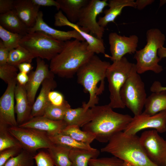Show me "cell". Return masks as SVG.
<instances>
[{
    "label": "cell",
    "instance_id": "cell-4",
    "mask_svg": "<svg viewBox=\"0 0 166 166\" xmlns=\"http://www.w3.org/2000/svg\"><path fill=\"white\" fill-rule=\"evenodd\" d=\"M101 150L111 154L132 166H158L148 158L136 135L119 132L112 136Z\"/></svg>",
    "mask_w": 166,
    "mask_h": 166
},
{
    "label": "cell",
    "instance_id": "cell-5",
    "mask_svg": "<svg viewBox=\"0 0 166 166\" xmlns=\"http://www.w3.org/2000/svg\"><path fill=\"white\" fill-rule=\"evenodd\" d=\"M147 43L142 49L137 50L134 58L137 73L141 74L148 71L159 73L163 70L158 64L161 60L158 56V49L163 46L165 41L164 34L157 28H152L147 31Z\"/></svg>",
    "mask_w": 166,
    "mask_h": 166
},
{
    "label": "cell",
    "instance_id": "cell-49",
    "mask_svg": "<svg viewBox=\"0 0 166 166\" xmlns=\"http://www.w3.org/2000/svg\"><path fill=\"white\" fill-rule=\"evenodd\" d=\"M166 166V160H165V166Z\"/></svg>",
    "mask_w": 166,
    "mask_h": 166
},
{
    "label": "cell",
    "instance_id": "cell-2",
    "mask_svg": "<svg viewBox=\"0 0 166 166\" xmlns=\"http://www.w3.org/2000/svg\"><path fill=\"white\" fill-rule=\"evenodd\" d=\"M94 54L89 50L85 41L68 40L65 42L61 51L50 61L49 68L54 74L70 78Z\"/></svg>",
    "mask_w": 166,
    "mask_h": 166
},
{
    "label": "cell",
    "instance_id": "cell-6",
    "mask_svg": "<svg viewBox=\"0 0 166 166\" xmlns=\"http://www.w3.org/2000/svg\"><path fill=\"white\" fill-rule=\"evenodd\" d=\"M136 64L130 62L124 57L113 62L107 69L106 78L109 83L110 102L108 105L113 109H124L125 106L120 96V91Z\"/></svg>",
    "mask_w": 166,
    "mask_h": 166
},
{
    "label": "cell",
    "instance_id": "cell-34",
    "mask_svg": "<svg viewBox=\"0 0 166 166\" xmlns=\"http://www.w3.org/2000/svg\"><path fill=\"white\" fill-rule=\"evenodd\" d=\"M70 108L67 101L63 105L60 106L54 105L49 102L43 116L54 121L62 120L66 111Z\"/></svg>",
    "mask_w": 166,
    "mask_h": 166
},
{
    "label": "cell",
    "instance_id": "cell-40",
    "mask_svg": "<svg viewBox=\"0 0 166 166\" xmlns=\"http://www.w3.org/2000/svg\"><path fill=\"white\" fill-rule=\"evenodd\" d=\"M48 100L51 104L58 106L63 105L67 101L65 99L61 93L54 90H52L49 93Z\"/></svg>",
    "mask_w": 166,
    "mask_h": 166
},
{
    "label": "cell",
    "instance_id": "cell-11",
    "mask_svg": "<svg viewBox=\"0 0 166 166\" xmlns=\"http://www.w3.org/2000/svg\"><path fill=\"white\" fill-rule=\"evenodd\" d=\"M140 143L147 156L158 166H164L166 159V140L155 130L143 132L139 137Z\"/></svg>",
    "mask_w": 166,
    "mask_h": 166
},
{
    "label": "cell",
    "instance_id": "cell-27",
    "mask_svg": "<svg viewBox=\"0 0 166 166\" xmlns=\"http://www.w3.org/2000/svg\"><path fill=\"white\" fill-rule=\"evenodd\" d=\"M100 153L99 151L94 148L91 149H71L69 153L71 166H89V160L97 158Z\"/></svg>",
    "mask_w": 166,
    "mask_h": 166
},
{
    "label": "cell",
    "instance_id": "cell-30",
    "mask_svg": "<svg viewBox=\"0 0 166 166\" xmlns=\"http://www.w3.org/2000/svg\"><path fill=\"white\" fill-rule=\"evenodd\" d=\"M49 136L54 144L66 146L71 149H91L93 148L89 144L77 141L70 136L62 133Z\"/></svg>",
    "mask_w": 166,
    "mask_h": 166
},
{
    "label": "cell",
    "instance_id": "cell-45",
    "mask_svg": "<svg viewBox=\"0 0 166 166\" xmlns=\"http://www.w3.org/2000/svg\"><path fill=\"white\" fill-rule=\"evenodd\" d=\"M150 90L152 93H158L162 91H166V87L162 86L159 81H155L151 86Z\"/></svg>",
    "mask_w": 166,
    "mask_h": 166
},
{
    "label": "cell",
    "instance_id": "cell-23",
    "mask_svg": "<svg viewBox=\"0 0 166 166\" xmlns=\"http://www.w3.org/2000/svg\"><path fill=\"white\" fill-rule=\"evenodd\" d=\"M0 26L9 31L23 36L28 33L29 28L20 18L14 10L0 14Z\"/></svg>",
    "mask_w": 166,
    "mask_h": 166
},
{
    "label": "cell",
    "instance_id": "cell-31",
    "mask_svg": "<svg viewBox=\"0 0 166 166\" xmlns=\"http://www.w3.org/2000/svg\"><path fill=\"white\" fill-rule=\"evenodd\" d=\"M80 127L75 125H67L61 133L69 136L77 141L90 144L95 139V136L91 133L81 130Z\"/></svg>",
    "mask_w": 166,
    "mask_h": 166
},
{
    "label": "cell",
    "instance_id": "cell-47",
    "mask_svg": "<svg viewBox=\"0 0 166 166\" xmlns=\"http://www.w3.org/2000/svg\"><path fill=\"white\" fill-rule=\"evenodd\" d=\"M154 1L153 0H137L135 1L136 8L139 10H141Z\"/></svg>",
    "mask_w": 166,
    "mask_h": 166
},
{
    "label": "cell",
    "instance_id": "cell-42",
    "mask_svg": "<svg viewBox=\"0 0 166 166\" xmlns=\"http://www.w3.org/2000/svg\"><path fill=\"white\" fill-rule=\"evenodd\" d=\"M10 51L0 40V65L7 63Z\"/></svg>",
    "mask_w": 166,
    "mask_h": 166
},
{
    "label": "cell",
    "instance_id": "cell-13",
    "mask_svg": "<svg viewBox=\"0 0 166 166\" xmlns=\"http://www.w3.org/2000/svg\"><path fill=\"white\" fill-rule=\"evenodd\" d=\"M108 38L111 56H107L113 62L121 59L126 54L135 53L137 51L139 38L136 35L127 37L111 32Z\"/></svg>",
    "mask_w": 166,
    "mask_h": 166
},
{
    "label": "cell",
    "instance_id": "cell-29",
    "mask_svg": "<svg viewBox=\"0 0 166 166\" xmlns=\"http://www.w3.org/2000/svg\"><path fill=\"white\" fill-rule=\"evenodd\" d=\"M35 58L28 50L20 45L10 51L7 63L17 67L24 62L31 63Z\"/></svg>",
    "mask_w": 166,
    "mask_h": 166
},
{
    "label": "cell",
    "instance_id": "cell-1",
    "mask_svg": "<svg viewBox=\"0 0 166 166\" xmlns=\"http://www.w3.org/2000/svg\"><path fill=\"white\" fill-rule=\"evenodd\" d=\"M91 109L93 119L82 129L94 135L95 139L101 143H108L114 135L123 131L132 118L128 114L114 112L108 104Z\"/></svg>",
    "mask_w": 166,
    "mask_h": 166
},
{
    "label": "cell",
    "instance_id": "cell-36",
    "mask_svg": "<svg viewBox=\"0 0 166 166\" xmlns=\"http://www.w3.org/2000/svg\"><path fill=\"white\" fill-rule=\"evenodd\" d=\"M89 166H132L129 163L116 156L91 159Z\"/></svg>",
    "mask_w": 166,
    "mask_h": 166
},
{
    "label": "cell",
    "instance_id": "cell-25",
    "mask_svg": "<svg viewBox=\"0 0 166 166\" xmlns=\"http://www.w3.org/2000/svg\"><path fill=\"white\" fill-rule=\"evenodd\" d=\"M89 0H57L59 9L64 13L68 20L75 23L77 22L82 8Z\"/></svg>",
    "mask_w": 166,
    "mask_h": 166
},
{
    "label": "cell",
    "instance_id": "cell-37",
    "mask_svg": "<svg viewBox=\"0 0 166 166\" xmlns=\"http://www.w3.org/2000/svg\"><path fill=\"white\" fill-rule=\"evenodd\" d=\"M18 68L8 63L0 65V78L7 84L16 81Z\"/></svg>",
    "mask_w": 166,
    "mask_h": 166
},
{
    "label": "cell",
    "instance_id": "cell-17",
    "mask_svg": "<svg viewBox=\"0 0 166 166\" xmlns=\"http://www.w3.org/2000/svg\"><path fill=\"white\" fill-rule=\"evenodd\" d=\"M42 11H40L34 25L29 29L28 33L41 32L56 40L64 42L70 40L72 38L85 41L80 34L75 30L64 31L57 30L50 26L44 21Z\"/></svg>",
    "mask_w": 166,
    "mask_h": 166
},
{
    "label": "cell",
    "instance_id": "cell-15",
    "mask_svg": "<svg viewBox=\"0 0 166 166\" xmlns=\"http://www.w3.org/2000/svg\"><path fill=\"white\" fill-rule=\"evenodd\" d=\"M54 25L57 27L67 26L77 31L88 44L89 50L94 53L105 54V48L103 39H100L83 30L76 23L70 22L61 10L54 16Z\"/></svg>",
    "mask_w": 166,
    "mask_h": 166
},
{
    "label": "cell",
    "instance_id": "cell-18",
    "mask_svg": "<svg viewBox=\"0 0 166 166\" xmlns=\"http://www.w3.org/2000/svg\"><path fill=\"white\" fill-rule=\"evenodd\" d=\"M67 126L63 120L54 121L42 116L33 117L18 126L44 131L51 136L61 133Z\"/></svg>",
    "mask_w": 166,
    "mask_h": 166
},
{
    "label": "cell",
    "instance_id": "cell-21",
    "mask_svg": "<svg viewBox=\"0 0 166 166\" xmlns=\"http://www.w3.org/2000/svg\"><path fill=\"white\" fill-rule=\"evenodd\" d=\"M40 6L32 0H15L14 9L18 15L29 29L34 25Z\"/></svg>",
    "mask_w": 166,
    "mask_h": 166
},
{
    "label": "cell",
    "instance_id": "cell-33",
    "mask_svg": "<svg viewBox=\"0 0 166 166\" xmlns=\"http://www.w3.org/2000/svg\"><path fill=\"white\" fill-rule=\"evenodd\" d=\"M23 36L9 31L0 26V38L5 46L10 51L20 46Z\"/></svg>",
    "mask_w": 166,
    "mask_h": 166
},
{
    "label": "cell",
    "instance_id": "cell-46",
    "mask_svg": "<svg viewBox=\"0 0 166 166\" xmlns=\"http://www.w3.org/2000/svg\"><path fill=\"white\" fill-rule=\"evenodd\" d=\"M17 68L20 72L26 74L30 73L33 68L31 63L28 62L21 63L18 66Z\"/></svg>",
    "mask_w": 166,
    "mask_h": 166
},
{
    "label": "cell",
    "instance_id": "cell-12",
    "mask_svg": "<svg viewBox=\"0 0 166 166\" xmlns=\"http://www.w3.org/2000/svg\"><path fill=\"white\" fill-rule=\"evenodd\" d=\"M147 128H153L160 133L166 132V110L152 116L142 113L134 116L123 132L127 135H135L139 131Z\"/></svg>",
    "mask_w": 166,
    "mask_h": 166
},
{
    "label": "cell",
    "instance_id": "cell-9",
    "mask_svg": "<svg viewBox=\"0 0 166 166\" xmlns=\"http://www.w3.org/2000/svg\"><path fill=\"white\" fill-rule=\"evenodd\" d=\"M8 130L20 143L23 149L34 156L41 148L48 149L54 145L45 132L31 128L10 126Z\"/></svg>",
    "mask_w": 166,
    "mask_h": 166
},
{
    "label": "cell",
    "instance_id": "cell-38",
    "mask_svg": "<svg viewBox=\"0 0 166 166\" xmlns=\"http://www.w3.org/2000/svg\"><path fill=\"white\" fill-rule=\"evenodd\" d=\"M22 149L21 147H13L0 152V166H3L8 160L18 155Z\"/></svg>",
    "mask_w": 166,
    "mask_h": 166
},
{
    "label": "cell",
    "instance_id": "cell-28",
    "mask_svg": "<svg viewBox=\"0 0 166 166\" xmlns=\"http://www.w3.org/2000/svg\"><path fill=\"white\" fill-rule=\"evenodd\" d=\"M71 149L66 146L54 144L47 150L56 166H71L69 158Z\"/></svg>",
    "mask_w": 166,
    "mask_h": 166
},
{
    "label": "cell",
    "instance_id": "cell-41",
    "mask_svg": "<svg viewBox=\"0 0 166 166\" xmlns=\"http://www.w3.org/2000/svg\"><path fill=\"white\" fill-rule=\"evenodd\" d=\"M14 0H0V14L7 13L14 9Z\"/></svg>",
    "mask_w": 166,
    "mask_h": 166
},
{
    "label": "cell",
    "instance_id": "cell-8",
    "mask_svg": "<svg viewBox=\"0 0 166 166\" xmlns=\"http://www.w3.org/2000/svg\"><path fill=\"white\" fill-rule=\"evenodd\" d=\"M120 94L123 103L134 116L142 113L147 94L144 83L136 71V66L121 88Z\"/></svg>",
    "mask_w": 166,
    "mask_h": 166
},
{
    "label": "cell",
    "instance_id": "cell-7",
    "mask_svg": "<svg viewBox=\"0 0 166 166\" xmlns=\"http://www.w3.org/2000/svg\"><path fill=\"white\" fill-rule=\"evenodd\" d=\"M65 42L37 31L29 33L24 36L19 45L28 50L35 58L50 61L61 51Z\"/></svg>",
    "mask_w": 166,
    "mask_h": 166
},
{
    "label": "cell",
    "instance_id": "cell-14",
    "mask_svg": "<svg viewBox=\"0 0 166 166\" xmlns=\"http://www.w3.org/2000/svg\"><path fill=\"white\" fill-rule=\"evenodd\" d=\"M36 63V69L28 73L29 80L25 86L28 99L32 105L40 85L46 78L54 75L50 71L49 65L43 59L37 58Z\"/></svg>",
    "mask_w": 166,
    "mask_h": 166
},
{
    "label": "cell",
    "instance_id": "cell-22",
    "mask_svg": "<svg viewBox=\"0 0 166 166\" xmlns=\"http://www.w3.org/2000/svg\"><path fill=\"white\" fill-rule=\"evenodd\" d=\"M108 6L109 8L104 11V16L99 17L97 21L98 24L104 28L109 22H114L116 18L121 15L125 7L136 8L134 0H110L108 2Z\"/></svg>",
    "mask_w": 166,
    "mask_h": 166
},
{
    "label": "cell",
    "instance_id": "cell-20",
    "mask_svg": "<svg viewBox=\"0 0 166 166\" xmlns=\"http://www.w3.org/2000/svg\"><path fill=\"white\" fill-rule=\"evenodd\" d=\"M54 77L53 76L47 78L42 83L40 93L32 106L30 119L43 116L45 109L49 102L48 100L49 93L57 86Z\"/></svg>",
    "mask_w": 166,
    "mask_h": 166
},
{
    "label": "cell",
    "instance_id": "cell-44",
    "mask_svg": "<svg viewBox=\"0 0 166 166\" xmlns=\"http://www.w3.org/2000/svg\"><path fill=\"white\" fill-rule=\"evenodd\" d=\"M29 76L27 74L19 72L18 73L17 77V83L21 85L25 86L28 82Z\"/></svg>",
    "mask_w": 166,
    "mask_h": 166
},
{
    "label": "cell",
    "instance_id": "cell-43",
    "mask_svg": "<svg viewBox=\"0 0 166 166\" xmlns=\"http://www.w3.org/2000/svg\"><path fill=\"white\" fill-rule=\"evenodd\" d=\"M35 5L41 6H52L56 7L58 10H59V6L57 1L54 0H32Z\"/></svg>",
    "mask_w": 166,
    "mask_h": 166
},
{
    "label": "cell",
    "instance_id": "cell-35",
    "mask_svg": "<svg viewBox=\"0 0 166 166\" xmlns=\"http://www.w3.org/2000/svg\"><path fill=\"white\" fill-rule=\"evenodd\" d=\"M34 157L23 149L18 155L8 160L3 166H34Z\"/></svg>",
    "mask_w": 166,
    "mask_h": 166
},
{
    "label": "cell",
    "instance_id": "cell-10",
    "mask_svg": "<svg viewBox=\"0 0 166 166\" xmlns=\"http://www.w3.org/2000/svg\"><path fill=\"white\" fill-rule=\"evenodd\" d=\"M108 6L107 0H89L81 9L76 24L83 30L102 39L105 29L98 24L97 18Z\"/></svg>",
    "mask_w": 166,
    "mask_h": 166
},
{
    "label": "cell",
    "instance_id": "cell-24",
    "mask_svg": "<svg viewBox=\"0 0 166 166\" xmlns=\"http://www.w3.org/2000/svg\"><path fill=\"white\" fill-rule=\"evenodd\" d=\"M93 117L91 108L86 110L82 106L75 109L70 108L66 111L63 120L67 125H75L83 127L92 120Z\"/></svg>",
    "mask_w": 166,
    "mask_h": 166
},
{
    "label": "cell",
    "instance_id": "cell-26",
    "mask_svg": "<svg viewBox=\"0 0 166 166\" xmlns=\"http://www.w3.org/2000/svg\"><path fill=\"white\" fill-rule=\"evenodd\" d=\"M144 108L142 113L149 116L166 110V91L152 93L147 97Z\"/></svg>",
    "mask_w": 166,
    "mask_h": 166
},
{
    "label": "cell",
    "instance_id": "cell-19",
    "mask_svg": "<svg viewBox=\"0 0 166 166\" xmlns=\"http://www.w3.org/2000/svg\"><path fill=\"white\" fill-rule=\"evenodd\" d=\"M16 104L15 112L18 126L30 119L33 105L30 102L25 86L17 83L14 91Z\"/></svg>",
    "mask_w": 166,
    "mask_h": 166
},
{
    "label": "cell",
    "instance_id": "cell-16",
    "mask_svg": "<svg viewBox=\"0 0 166 166\" xmlns=\"http://www.w3.org/2000/svg\"><path fill=\"white\" fill-rule=\"evenodd\" d=\"M17 83L14 81L7 84V87L0 98V121L8 126H18L15 118L14 107V91Z\"/></svg>",
    "mask_w": 166,
    "mask_h": 166
},
{
    "label": "cell",
    "instance_id": "cell-48",
    "mask_svg": "<svg viewBox=\"0 0 166 166\" xmlns=\"http://www.w3.org/2000/svg\"><path fill=\"white\" fill-rule=\"evenodd\" d=\"M158 56L161 60L164 58H166V47L164 46L160 48L158 51Z\"/></svg>",
    "mask_w": 166,
    "mask_h": 166
},
{
    "label": "cell",
    "instance_id": "cell-32",
    "mask_svg": "<svg viewBox=\"0 0 166 166\" xmlns=\"http://www.w3.org/2000/svg\"><path fill=\"white\" fill-rule=\"evenodd\" d=\"M8 127L7 125L0 121V152L13 147L22 148L19 142L9 132Z\"/></svg>",
    "mask_w": 166,
    "mask_h": 166
},
{
    "label": "cell",
    "instance_id": "cell-3",
    "mask_svg": "<svg viewBox=\"0 0 166 166\" xmlns=\"http://www.w3.org/2000/svg\"><path fill=\"white\" fill-rule=\"evenodd\" d=\"M110 64L94 54L77 72L78 83L82 86L85 93L89 94L88 102L82 104V106L86 110L98 104V96L104 90V80L107 69Z\"/></svg>",
    "mask_w": 166,
    "mask_h": 166
},
{
    "label": "cell",
    "instance_id": "cell-39",
    "mask_svg": "<svg viewBox=\"0 0 166 166\" xmlns=\"http://www.w3.org/2000/svg\"><path fill=\"white\" fill-rule=\"evenodd\" d=\"M37 166H54L53 160L48 152L41 151L34 157Z\"/></svg>",
    "mask_w": 166,
    "mask_h": 166
}]
</instances>
